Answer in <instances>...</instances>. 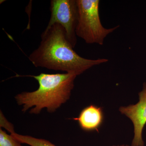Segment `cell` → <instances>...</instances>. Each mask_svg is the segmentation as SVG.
<instances>
[{
  "instance_id": "5b68a950",
  "label": "cell",
  "mask_w": 146,
  "mask_h": 146,
  "mask_svg": "<svg viewBox=\"0 0 146 146\" xmlns=\"http://www.w3.org/2000/svg\"><path fill=\"white\" fill-rule=\"evenodd\" d=\"M139 101L136 104L121 106L119 110L129 118L134 126V137L131 146H144L142 133L146 124V83L138 94Z\"/></svg>"
},
{
  "instance_id": "7a4b0ae2",
  "label": "cell",
  "mask_w": 146,
  "mask_h": 146,
  "mask_svg": "<svg viewBox=\"0 0 146 146\" xmlns=\"http://www.w3.org/2000/svg\"><path fill=\"white\" fill-rule=\"evenodd\" d=\"M38 82L39 88L33 92H24L15 97L22 112L30 110L31 114H39L44 108L50 113L55 112L70 99L77 76L72 74L41 73L37 76H25Z\"/></svg>"
},
{
  "instance_id": "52a82bcc",
  "label": "cell",
  "mask_w": 146,
  "mask_h": 146,
  "mask_svg": "<svg viewBox=\"0 0 146 146\" xmlns=\"http://www.w3.org/2000/svg\"><path fill=\"white\" fill-rule=\"evenodd\" d=\"M6 129L9 131L11 135L21 143L27 144L31 146H56L45 139L18 134L14 131L13 125L9 126Z\"/></svg>"
},
{
  "instance_id": "3957f363",
  "label": "cell",
  "mask_w": 146,
  "mask_h": 146,
  "mask_svg": "<svg viewBox=\"0 0 146 146\" xmlns=\"http://www.w3.org/2000/svg\"><path fill=\"white\" fill-rule=\"evenodd\" d=\"M76 1L78 16L76 35L86 44L103 45L106 36L119 26L109 29L103 26L100 17L98 0H76Z\"/></svg>"
},
{
  "instance_id": "6da1fadb",
  "label": "cell",
  "mask_w": 146,
  "mask_h": 146,
  "mask_svg": "<svg viewBox=\"0 0 146 146\" xmlns=\"http://www.w3.org/2000/svg\"><path fill=\"white\" fill-rule=\"evenodd\" d=\"M37 49L29 59L36 68H44L66 72L77 76L94 66L106 63L108 59H89L79 55L67 39L63 27L55 24L41 35Z\"/></svg>"
},
{
  "instance_id": "8992f818",
  "label": "cell",
  "mask_w": 146,
  "mask_h": 146,
  "mask_svg": "<svg viewBox=\"0 0 146 146\" xmlns=\"http://www.w3.org/2000/svg\"><path fill=\"white\" fill-rule=\"evenodd\" d=\"M73 120L77 121L82 129L86 131H97L101 126L104 120V115L101 108L91 105L84 108L78 117Z\"/></svg>"
},
{
  "instance_id": "ba28073f",
  "label": "cell",
  "mask_w": 146,
  "mask_h": 146,
  "mask_svg": "<svg viewBox=\"0 0 146 146\" xmlns=\"http://www.w3.org/2000/svg\"><path fill=\"white\" fill-rule=\"evenodd\" d=\"M19 141L11 135H9L5 131L0 129V146H23Z\"/></svg>"
},
{
  "instance_id": "9c48e42d",
  "label": "cell",
  "mask_w": 146,
  "mask_h": 146,
  "mask_svg": "<svg viewBox=\"0 0 146 146\" xmlns=\"http://www.w3.org/2000/svg\"><path fill=\"white\" fill-rule=\"evenodd\" d=\"M130 146L128 145H117V146L113 145V146Z\"/></svg>"
},
{
  "instance_id": "277c9868",
  "label": "cell",
  "mask_w": 146,
  "mask_h": 146,
  "mask_svg": "<svg viewBox=\"0 0 146 146\" xmlns=\"http://www.w3.org/2000/svg\"><path fill=\"white\" fill-rule=\"evenodd\" d=\"M50 18L46 29L55 24L61 25L65 29L67 39L73 48L77 44L76 29L78 11L76 0H52Z\"/></svg>"
}]
</instances>
